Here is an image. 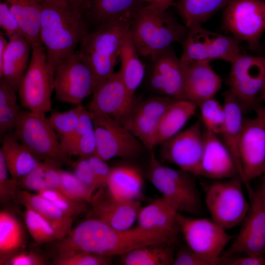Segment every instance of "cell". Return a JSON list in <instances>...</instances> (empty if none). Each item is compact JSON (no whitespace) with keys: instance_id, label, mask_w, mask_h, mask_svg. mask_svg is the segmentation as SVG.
<instances>
[{"instance_id":"cell-2","label":"cell","mask_w":265,"mask_h":265,"mask_svg":"<svg viewBox=\"0 0 265 265\" xmlns=\"http://www.w3.org/2000/svg\"><path fill=\"white\" fill-rule=\"evenodd\" d=\"M40 39L45 48L48 67L54 75L57 63L75 52L89 31L85 13L64 0H40Z\"/></svg>"},{"instance_id":"cell-13","label":"cell","mask_w":265,"mask_h":265,"mask_svg":"<svg viewBox=\"0 0 265 265\" xmlns=\"http://www.w3.org/2000/svg\"><path fill=\"white\" fill-rule=\"evenodd\" d=\"M90 112L97 144L96 154L100 158L105 161L115 157L133 158L143 151L144 145L123 125L106 115Z\"/></svg>"},{"instance_id":"cell-40","label":"cell","mask_w":265,"mask_h":265,"mask_svg":"<svg viewBox=\"0 0 265 265\" xmlns=\"http://www.w3.org/2000/svg\"><path fill=\"white\" fill-rule=\"evenodd\" d=\"M111 257L80 250L57 251L53 259L54 265H108Z\"/></svg>"},{"instance_id":"cell-34","label":"cell","mask_w":265,"mask_h":265,"mask_svg":"<svg viewBox=\"0 0 265 265\" xmlns=\"http://www.w3.org/2000/svg\"><path fill=\"white\" fill-rule=\"evenodd\" d=\"M139 56L130 29L122 44L119 57L121 66L119 71L127 89L133 95L145 75V65Z\"/></svg>"},{"instance_id":"cell-12","label":"cell","mask_w":265,"mask_h":265,"mask_svg":"<svg viewBox=\"0 0 265 265\" xmlns=\"http://www.w3.org/2000/svg\"><path fill=\"white\" fill-rule=\"evenodd\" d=\"M53 88L60 102L80 104L93 94L96 84L93 74L77 51L63 58L56 65Z\"/></svg>"},{"instance_id":"cell-21","label":"cell","mask_w":265,"mask_h":265,"mask_svg":"<svg viewBox=\"0 0 265 265\" xmlns=\"http://www.w3.org/2000/svg\"><path fill=\"white\" fill-rule=\"evenodd\" d=\"M90 204L92 208L88 212L89 217L119 230L130 228L141 209L138 200L116 199L106 188L98 189L94 193Z\"/></svg>"},{"instance_id":"cell-4","label":"cell","mask_w":265,"mask_h":265,"mask_svg":"<svg viewBox=\"0 0 265 265\" xmlns=\"http://www.w3.org/2000/svg\"><path fill=\"white\" fill-rule=\"evenodd\" d=\"M130 31L138 54L146 57L183 42L187 28L165 10L147 4L134 17Z\"/></svg>"},{"instance_id":"cell-59","label":"cell","mask_w":265,"mask_h":265,"mask_svg":"<svg viewBox=\"0 0 265 265\" xmlns=\"http://www.w3.org/2000/svg\"><path fill=\"white\" fill-rule=\"evenodd\" d=\"M260 99L265 104V82L260 95Z\"/></svg>"},{"instance_id":"cell-54","label":"cell","mask_w":265,"mask_h":265,"mask_svg":"<svg viewBox=\"0 0 265 265\" xmlns=\"http://www.w3.org/2000/svg\"><path fill=\"white\" fill-rule=\"evenodd\" d=\"M72 6L82 11L85 14L90 7L89 0H64Z\"/></svg>"},{"instance_id":"cell-33","label":"cell","mask_w":265,"mask_h":265,"mask_svg":"<svg viewBox=\"0 0 265 265\" xmlns=\"http://www.w3.org/2000/svg\"><path fill=\"white\" fill-rule=\"evenodd\" d=\"M26 233L20 221L12 212H0V265L26 247Z\"/></svg>"},{"instance_id":"cell-55","label":"cell","mask_w":265,"mask_h":265,"mask_svg":"<svg viewBox=\"0 0 265 265\" xmlns=\"http://www.w3.org/2000/svg\"><path fill=\"white\" fill-rule=\"evenodd\" d=\"M261 184L255 193L265 211V172L263 174Z\"/></svg>"},{"instance_id":"cell-3","label":"cell","mask_w":265,"mask_h":265,"mask_svg":"<svg viewBox=\"0 0 265 265\" xmlns=\"http://www.w3.org/2000/svg\"><path fill=\"white\" fill-rule=\"evenodd\" d=\"M132 21L119 19L97 25L80 42L77 51L91 70L96 88L114 73L123 39L130 29Z\"/></svg>"},{"instance_id":"cell-48","label":"cell","mask_w":265,"mask_h":265,"mask_svg":"<svg viewBox=\"0 0 265 265\" xmlns=\"http://www.w3.org/2000/svg\"><path fill=\"white\" fill-rule=\"evenodd\" d=\"M47 257L34 250L26 247L10 257L4 265H44L47 264Z\"/></svg>"},{"instance_id":"cell-6","label":"cell","mask_w":265,"mask_h":265,"mask_svg":"<svg viewBox=\"0 0 265 265\" xmlns=\"http://www.w3.org/2000/svg\"><path fill=\"white\" fill-rule=\"evenodd\" d=\"M14 132L39 161L50 160L72 165L73 161L62 150L59 137L45 114L22 110Z\"/></svg>"},{"instance_id":"cell-30","label":"cell","mask_w":265,"mask_h":265,"mask_svg":"<svg viewBox=\"0 0 265 265\" xmlns=\"http://www.w3.org/2000/svg\"><path fill=\"white\" fill-rule=\"evenodd\" d=\"M88 17L97 26L119 19L132 20L147 5L144 0H89Z\"/></svg>"},{"instance_id":"cell-10","label":"cell","mask_w":265,"mask_h":265,"mask_svg":"<svg viewBox=\"0 0 265 265\" xmlns=\"http://www.w3.org/2000/svg\"><path fill=\"white\" fill-rule=\"evenodd\" d=\"M177 220L188 247L212 265L220 264V255L234 236L207 219L188 217L178 212Z\"/></svg>"},{"instance_id":"cell-20","label":"cell","mask_w":265,"mask_h":265,"mask_svg":"<svg viewBox=\"0 0 265 265\" xmlns=\"http://www.w3.org/2000/svg\"><path fill=\"white\" fill-rule=\"evenodd\" d=\"M175 100L156 95L143 101H138L124 125L149 151L156 146V131L159 120Z\"/></svg>"},{"instance_id":"cell-24","label":"cell","mask_w":265,"mask_h":265,"mask_svg":"<svg viewBox=\"0 0 265 265\" xmlns=\"http://www.w3.org/2000/svg\"><path fill=\"white\" fill-rule=\"evenodd\" d=\"M9 39L0 65V79L4 80L18 92L28 66L31 46L21 33H16Z\"/></svg>"},{"instance_id":"cell-5","label":"cell","mask_w":265,"mask_h":265,"mask_svg":"<svg viewBox=\"0 0 265 265\" xmlns=\"http://www.w3.org/2000/svg\"><path fill=\"white\" fill-rule=\"evenodd\" d=\"M191 173L162 164L153 150L150 151L146 176L178 212L197 214L202 209L201 198Z\"/></svg>"},{"instance_id":"cell-44","label":"cell","mask_w":265,"mask_h":265,"mask_svg":"<svg viewBox=\"0 0 265 265\" xmlns=\"http://www.w3.org/2000/svg\"><path fill=\"white\" fill-rule=\"evenodd\" d=\"M38 193L52 202L73 218L89 211L87 203L75 201L58 190H43Z\"/></svg>"},{"instance_id":"cell-49","label":"cell","mask_w":265,"mask_h":265,"mask_svg":"<svg viewBox=\"0 0 265 265\" xmlns=\"http://www.w3.org/2000/svg\"><path fill=\"white\" fill-rule=\"evenodd\" d=\"M75 176L87 187L95 191L99 185L91 167L85 157L80 158L72 164Z\"/></svg>"},{"instance_id":"cell-57","label":"cell","mask_w":265,"mask_h":265,"mask_svg":"<svg viewBox=\"0 0 265 265\" xmlns=\"http://www.w3.org/2000/svg\"><path fill=\"white\" fill-rule=\"evenodd\" d=\"M8 42L7 41L4 36V34L0 32V65H1L3 55L7 46Z\"/></svg>"},{"instance_id":"cell-11","label":"cell","mask_w":265,"mask_h":265,"mask_svg":"<svg viewBox=\"0 0 265 265\" xmlns=\"http://www.w3.org/2000/svg\"><path fill=\"white\" fill-rule=\"evenodd\" d=\"M145 57L144 80L148 88L158 96L184 99V68L172 46Z\"/></svg>"},{"instance_id":"cell-19","label":"cell","mask_w":265,"mask_h":265,"mask_svg":"<svg viewBox=\"0 0 265 265\" xmlns=\"http://www.w3.org/2000/svg\"><path fill=\"white\" fill-rule=\"evenodd\" d=\"M250 201L247 214L238 236L223 259L237 253L261 256L265 253V211L251 186L246 188Z\"/></svg>"},{"instance_id":"cell-51","label":"cell","mask_w":265,"mask_h":265,"mask_svg":"<svg viewBox=\"0 0 265 265\" xmlns=\"http://www.w3.org/2000/svg\"><path fill=\"white\" fill-rule=\"evenodd\" d=\"M0 26L4 31L3 33L8 38L17 33L22 34L17 20L11 12L8 3L4 0L0 3Z\"/></svg>"},{"instance_id":"cell-7","label":"cell","mask_w":265,"mask_h":265,"mask_svg":"<svg viewBox=\"0 0 265 265\" xmlns=\"http://www.w3.org/2000/svg\"><path fill=\"white\" fill-rule=\"evenodd\" d=\"M242 185L238 175L215 182L206 189L205 202L212 220L225 230L241 224L249 211Z\"/></svg>"},{"instance_id":"cell-27","label":"cell","mask_w":265,"mask_h":265,"mask_svg":"<svg viewBox=\"0 0 265 265\" xmlns=\"http://www.w3.org/2000/svg\"><path fill=\"white\" fill-rule=\"evenodd\" d=\"M178 212L173 204L162 196L141 208L137 218V226L179 236L181 231L177 220Z\"/></svg>"},{"instance_id":"cell-35","label":"cell","mask_w":265,"mask_h":265,"mask_svg":"<svg viewBox=\"0 0 265 265\" xmlns=\"http://www.w3.org/2000/svg\"><path fill=\"white\" fill-rule=\"evenodd\" d=\"M62 165L50 160H45L26 175L18 180L19 189L37 193L47 189L59 190L60 170Z\"/></svg>"},{"instance_id":"cell-50","label":"cell","mask_w":265,"mask_h":265,"mask_svg":"<svg viewBox=\"0 0 265 265\" xmlns=\"http://www.w3.org/2000/svg\"><path fill=\"white\" fill-rule=\"evenodd\" d=\"M87 159L97 181L100 188H106L111 168L96 154L87 157Z\"/></svg>"},{"instance_id":"cell-41","label":"cell","mask_w":265,"mask_h":265,"mask_svg":"<svg viewBox=\"0 0 265 265\" xmlns=\"http://www.w3.org/2000/svg\"><path fill=\"white\" fill-rule=\"evenodd\" d=\"M197 106L205 129L219 135L225 119L224 105L212 97L202 101Z\"/></svg>"},{"instance_id":"cell-53","label":"cell","mask_w":265,"mask_h":265,"mask_svg":"<svg viewBox=\"0 0 265 265\" xmlns=\"http://www.w3.org/2000/svg\"><path fill=\"white\" fill-rule=\"evenodd\" d=\"M220 263L228 265H265V258L264 255H247L238 258L223 259Z\"/></svg>"},{"instance_id":"cell-17","label":"cell","mask_w":265,"mask_h":265,"mask_svg":"<svg viewBox=\"0 0 265 265\" xmlns=\"http://www.w3.org/2000/svg\"><path fill=\"white\" fill-rule=\"evenodd\" d=\"M137 103L118 71L96 88L88 110L106 115L124 126Z\"/></svg>"},{"instance_id":"cell-37","label":"cell","mask_w":265,"mask_h":265,"mask_svg":"<svg viewBox=\"0 0 265 265\" xmlns=\"http://www.w3.org/2000/svg\"><path fill=\"white\" fill-rule=\"evenodd\" d=\"M231 0H177L176 6L188 28L201 24L212 15L225 8Z\"/></svg>"},{"instance_id":"cell-1","label":"cell","mask_w":265,"mask_h":265,"mask_svg":"<svg viewBox=\"0 0 265 265\" xmlns=\"http://www.w3.org/2000/svg\"><path fill=\"white\" fill-rule=\"evenodd\" d=\"M178 236L137 226L119 230L89 217L55 242L57 251L80 250L112 257L121 256L136 248L157 243L173 245Z\"/></svg>"},{"instance_id":"cell-29","label":"cell","mask_w":265,"mask_h":265,"mask_svg":"<svg viewBox=\"0 0 265 265\" xmlns=\"http://www.w3.org/2000/svg\"><path fill=\"white\" fill-rule=\"evenodd\" d=\"M143 175L137 167L121 165L111 168L106 188L115 198L138 200L142 195Z\"/></svg>"},{"instance_id":"cell-58","label":"cell","mask_w":265,"mask_h":265,"mask_svg":"<svg viewBox=\"0 0 265 265\" xmlns=\"http://www.w3.org/2000/svg\"><path fill=\"white\" fill-rule=\"evenodd\" d=\"M254 110L255 111L256 116L261 120L265 126V106L257 104Z\"/></svg>"},{"instance_id":"cell-14","label":"cell","mask_w":265,"mask_h":265,"mask_svg":"<svg viewBox=\"0 0 265 265\" xmlns=\"http://www.w3.org/2000/svg\"><path fill=\"white\" fill-rule=\"evenodd\" d=\"M223 23L234 37L255 49L265 31V1L231 0L224 8Z\"/></svg>"},{"instance_id":"cell-18","label":"cell","mask_w":265,"mask_h":265,"mask_svg":"<svg viewBox=\"0 0 265 265\" xmlns=\"http://www.w3.org/2000/svg\"><path fill=\"white\" fill-rule=\"evenodd\" d=\"M238 154L247 187L265 172V126L257 116L244 118Z\"/></svg>"},{"instance_id":"cell-25","label":"cell","mask_w":265,"mask_h":265,"mask_svg":"<svg viewBox=\"0 0 265 265\" xmlns=\"http://www.w3.org/2000/svg\"><path fill=\"white\" fill-rule=\"evenodd\" d=\"M225 119L219 135L232 154L239 175L245 186L246 181L238 154V144L244 120V111L238 99L229 89L224 95Z\"/></svg>"},{"instance_id":"cell-52","label":"cell","mask_w":265,"mask_h":265,"mask_svg":"<svg viewBox=\"0 0 265 265\" xmlns=\"http://www.w3.org/2000/svg\"><path fill=\"white\" fill-rule=\"evenodd\" d=\"M174 265H212L209 261L202 258L190 247L180 250L174 257Z\"/></svg>"},{"instance_id":"cell-23","label":"cell","mask_w":265,"mask_h":265,"mask_svg":"<svg viewBox=\"0 0 265 265\" xmlns=\"http://www.w3.org/2000/svg\"><path fill=\"white\" fill-rule=\"evenodd\" d=\"M185 71L184 99L197 106L214 97L220 90L222 80L209 62H199L183 67Z\"/></svg>"},{"instance_id":"cell-39","label":"cell","mask_w":265,"mask_h":265,"mask_svg":"<svg viewBox=\"0 0 265 265\" xmlns=\"http://www.w3.org/2000/svg\"><path fill=\"white\" fill-rule=\"evenodd\" d=\"M27 230L36 244L53 242L59 240V237L42 216L27 207L21 213Z\"/></svg>"},{"instance_id":"cell-8","label":"cell","mask_w":265,"mask_h":265,"mask_svg":"<svg viewBox=\"0 0 265 265\" xmlns=\"http://www.w3.org/2000/svg\"><path fill=\"white\" fill-rule=\"evenodd\" d=\"M31 59L19 87L21 106L28 110L46 114L52 110L54 75L48 67L41 42L31 45Z\"/></svg>"},{"instance_id":"cell-15","label":"cell","mask_w":265,"mask_h":265,"mask_svg":"<svg viewBox=\"0 0 265 265\" xmlns=\"http://www.w3.org/2000/svg\"><path fill=\"white\" fill-rule=\"evenodd\" d=\"M231 63L229 90L244 113L254 110L265 82V56L240 53Z\"/></svg>"},{"instance_id":"cell-26","label":"cell","mask_w":265,"mask_h":265,"mask_svg":"<svg viewBox=\"0 0 265 265\" xmlns=\"http://www.w3.org/2000/svg\"><path fill=\"white\" fill-rule=\"evenodd\" d=\"M16 198L18 203L33 210L46 220L57 232L60 239L67 236L73 229V218L39 193L18 189Z\"/></svg>"},{"instance_id":"cell-38","label":"cell","mask_w":265,"mask_h":265,"mask_svg":"<svg viewBox=\"0 0 265 265\" xmlns=\"http://www.w3.org/2000/svg\"><path fill=\"white\" fill-rule=\"evenodd\" d=\"M17 92L2 79H0V135L14 130L22 111L17 103Z\"/></svg>"},{"instance_id":"cell-9","label":"cell","mask_w":265,"mask_h":265,"mask_svg":"<svg viewBox=\"0 0 265 265\" xmlns=\"http://www.w3.org/2000/svg\"><path fill=\"white\" fill-rule=\"evenodd\" d=\"M240 41L233 36L213 32L193 24L187 28L180 58L183 67L221 59L231 63L240 53Z\"/></svg>"},{"instance_id":"cell-45","label":"cell","mask_w":265,"mask_h":265,"mask_svg":"<svg viewBox=\"0 0 265 265\" xmlns=\"http://www.w3.org/2000/svg\"><path fill=\"white\" fill-rule=\"evenodd\" d=\"M8 170L2 153L0 151V200L1 204L6 205L10 202H18L16 194L18 180L11 177L9 178Z\"/></svg>"},{"instance_id":"cell-32","label":"cell","mask_w":265,"mask_h":265,"mask_svg":"<svg viewBox=\"0 0 265 265\" xmlns=\"http://www.w3.org/2000/svg\"><path fill=\"white\" fill-rule=\"evenodd\" d=\"M17 20L23 36L31 46L40 39V0H3Z\"/></svg>"},{"instance_id":"cell-43","label":"cell","mask_w":265,"mask_h":265,"mask_svg":"<svg viewBox=\"0 0 265 265\" xmlns=\"http://www.w3.org/2000/svg\"><path fill=\"white\" fill-rule=\"evenodd\" d=\"M83 107L79 104L74 108L67 111L55 112L51 114L49 120L60 140L66 138L73 132Z\"/></svg>"},{"instance_id":"cell-36","label":"cell","mask_w":265,"mask_h":265,"mask_svg":"<svg viewBox=\"0 0 265 265\" xmlns=\"http://www.w3.org/2000/svg\"><path fill=\"white\" fill-rule=\"evenodd\" d=\"M120 256L123 265H169L174 259L172 245L168 243L139 247Z\"/></svg>"},{"instance_id":"cell-46","label":"cell","mask_w":265,"mask_h":265,"mask_svg":"<svg viewBox=\"0 0 265 265\" xmlns=\"http://www.w3.org/2000/svg\"><path fill=\"white\" fill-rule=\"evenodd\" d=\"M97 144L94 130L83 135L65 149L63 152L70 157H87L96 154Z\"/></svg>"},{"instance_id":"cell-42","label":"cell","mask_w":265,"mask_h":265,"mask_svg":"<svg viewBox=\"0 0 265 265\" xmlns=\"http://www.w3.org/2000/svg\"><path fill=\"white\" fill-rule=\"evenodd\" d=\"M60 186L58 190L73 200L90 204L94 191L84 185L73 173L60 170Z\"/></svg>"},{"instance_id":"cell-31","label":"cell","mask_w":265,"mask_h":265,"mask_svg":"<svg viewBox=\"0 0 265 265\" xmlns=\"http://www.w3.org/2000/svg\"><path fill=\"white\" fill-rule=\"evenodd\" d=\"M197 107L195 103L188 100H175L159 120L156 131V146L181 131L195 115Z\"/></svg>"},{"instance_id":"cell-22","label":"cell","mask_w":265,"mask_h":265,"mask_svg":"<svg viewBox=\"0 0 265 265\" xmlns=\"http://www.w3.org/2000/svg\"><path fill=\"white\" fill-rule=\"evenodd\" d=\"M239 175L235 160L218 135L205 129L199 175L215 179Z\"/></svg>"},{"instance_id":"cell-28","label":"cell","mask_w":265,"mask_h":265,"mask_svg":"<svg viewBox=\"0 0 265 265\" xmlns=\"http://www.w3.org/2000/svg\"><path fill=\"white\" fill-rule=\"evenodd\" d=\"M1 138L0 151L12 178L20 180L40 164L41 161L18 139L14 130Z\"/></svg>"},{"instance_id":"cell-56","label":"cell","mask_w":265,"mask_h":265,"mask_svg":"<svg viewBox=\"0 0 265 265\" xmlns=\"http://www.w3.org/2000/svg\"><path fill=\"white\" fill-rule=\"evenodd\" d=\"M147 4L152 5L166 10L175 0H144Z\"/></svg>"},{"instance_id":"cell-47","label":"cell","mask_w":265,"mask_h":265,"mask_svg":"<svg viewBox=\"0 0 265 265\" xmlns=\"http://www.w3.org/2000/svg\"><path fill=\"white\" fill-rule=\"evenodd\" d=\"M94 130V122L91 112L83 107L73 132L66 138L60 140L62 150L83 135Z\"/></svg>"},{"instance_id":"cell-16","label":"cell","mask_w":265,"mask_h":265,"mask_svg":"<svg viewBox=\"0 0 265 265\" xmlns=\"http://www.w3.org/2000/svg\"><path fill=\"white\" fill-rule=\"evenodd\" d=\"M198 120L160 144L161 159L180 169L199 175L203 150V131Z\"/></svg>"}]
</instances>
